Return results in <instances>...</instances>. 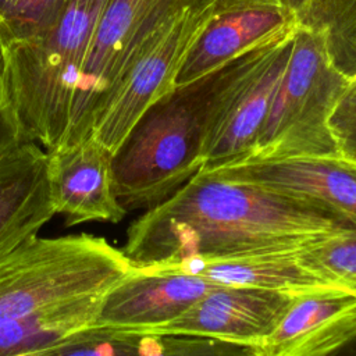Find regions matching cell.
Wrapping results in <instances>:
<instances>
[{
	"instance_id": "obj_1",
	"label": "cell",
	"mask_w": 356,
	"mask_h": 356,
	"mask_svg": "<svg viewBox=\"0 0 356 356\" xmlns=\"http://www.w3.org/2000/svg\"><path fill=\"white\" fill-rule=\"evenodd\" d=\"M356 220L309 199L200 170L135 220L121 249L131 267L285 253L355 231Z\"/></svg>"
},
{
	"instance_id": "obj_2",
	"label": "cell",
	"mask_w": 356,
	"mask_h": 356,
	"mask_svg": "<svg viewBox=\"0 0 356 356\" xmlns=\"http://www.w3.org/2000/svg\"><path fill=\"white\" fill-rule=\"evenodd\" d=\"M131 264L93 234L36 236L0 259V356L47 348L90 327Z\"/></svg>"
},
{
	"instance_id": "obj_3",
	"label": "cell",
	"mask_w": 356,
	"mask_h": 356,
	"mask_svg": "<svg viewBox=\"0 0 356 356\" xmlns=\"http://www.w3.org/2000/svg\"><path fill=\"white\" fill-rule=\"evenodd\" d=\"M245 54L174 86L131 127L111 153L115 196L127 211L163 203L202 170L217 99Z\"/></svg>"
},
{
	"instance_id": "obj_4",
	"label": "cell",
	"mask_w": 356,
	"mask_h": 356,
	"mask_svg": "<svg viewBox=\"0 0 356 356\" xmlns=\"http://www.w3.org/2000/svg\"><path fill=\"white\" fill-rule=\"evenodd\" d=\"M107 0H70L33 38L0 49L7 93L25 142L64 146L75 88Z\"/></svg>"
},
{
	"instance_id": "obj_5",
	"label": "cell",
	"mask_w": 356,
	"mask_h": 356,
	"mask_svg": "<svg viewBox=\"0 0 356 356\" xmlns=\"http://www.w3.org/2000/svg\"><path fill=\"white\" fill-rule=\"evenodd\" d=\"M348 79L332 64L323 36L298 26L286 70L248 159L338 156L328 117Z\"/></svg>"
},
{
	"instance_id": "obj_6",
	"label": "cell",
	"mask_w": 356,
	"mask_h": 356,
	"mask_svg": "<svg viewBox=\"0 0 356 356\" xmlns=\"http://www.w3.org/2000/svg\"><path fill=\"white\" fill-rule=\"evenodd\" d=\"M193 1H106L75 88L64 146L90 139L95 118L117 81L159 29Z\"/></svg>"
},
{
	"instance_id": "obj_7",
	"label": "cell",
	"mask_w": 356,
	"mask_h": 356,
	"mask_svg": "<svg viewBox=\"0 0 356 356\" xmlns=\"http://www.w3.org/2000/svg\"><path fill=\"white\" fill-rule=\"evenodd\" d=\"M217 0H196L146 43L99 110L90 139L113 153L143 111L175 86L181 64L211 17Z\"/></svg>"
},
{
	"instance_id": "obj_8",
	"label": "cell",
	"mask_w": 356,
	"mask_h": 356,
	"mask_svg": "<svg viewBox=\"0 0 356 356\" xmlns=\"http://www.w3.org/2000/svg\"><path fill=\"white\" fill-rule=\"evenodd\" d=\"M293 35L242 57L217 99L203 147L202 170H217L252 156L286 70Z\"/></svg>"
},
{
	"instance_id": "obj_9",
	"label": "cell",
	"mask_w": 356,
	"mask_h": 356,
	"mask_svg": "<svg viewBox=\"0 0 356 356\" xmlns=\"http://www.w3.org/2000/svg\"><path fill=\"white\" fill-rule=\"evenodd\" d=\"M216 285L203 275L178 267H131L103 296L95 324L157 332Z\"/></svg>"
},
{
	"instance_id": "obj_10",
	"label": "cell",
	"mask_w": 356,
	"mask_h": 356,
	"mask_svg": "<svg viewBox=\"0 0 356 356\" xmlns=\"http://www.w3.org/2000/svg\"><path fill=\"white\" fill-rule=\"evenodd\" d=\"M295 293L216 285L157 334L197 335L256 348L277 328Z\"/></svg>"
},
{
	"instance_id": "obj_11",
	"label": "cell",
	"mask_w": 356,
	"mask_h": 356,
	"mask_svg": "<svg viewBox=\"0 0 356 356\" xmlns=\"http://www.w3.org/2000/svg\"><path fill=\"white\" fill-rule=\"evenodd\" d=\"M296 29V17L277 3L218 7L216 1L214 13L181 64L175 86L193 82L253 49L293 35Z\"/></svg>"
},
{
	"instance_id": "obj_12",
	"label": "cell",
	"mask_w": 356,
	"mask_h": 356,
	"mask_svg": "<svg viewBox=\"0 0 356 356\" xmlns=\"http://www.w3.org/2000/svg\"><path fill=\"white\" fill-rule=\"evenodd\" d=\"M209 172L318 202L356 220V164L339 156L246 159Z\"/></svg>"
},
{
	"instance_id": "obj_13",
	"label": "cell",
	"mask_w": 356,
	"mask_h": 356,
	"mask_svg": "<svg viewBox=\"0 0 356 356\" xmlns=\"http://www.w3.org/2000/svg\"><path fill=\"white\" fill-rule=\"evenodd\" d=\"M47 175L56 214L65 225L120 222L127 210L115 196L111 153L96 140L47 152Z\"/></svg>"
},
{
	"instance_id": "obj_14",
	"label": "cell",
	"mask_w": 356,
	"mask_h": 356,
	"mask_svg": "<svg viewBox=\"0 0 356 356\" xmlns=\"http://www.w3.org/2000/svg\"><path fill=\"white\" fill-rule=\"evenodd\" d=\"M47 152L21 142L0 154V259L39 236L56 214Z\"/></svg>"
},
{
	"instance_id": "obj_15",
	"label": "cell",
	"mask_w": 356,
	"mask_h": 356,
	"mask_svg": "<svg viewBox=\"0 0 356 356\" xmlns=\"http://www.w3.org/2000/svg\"><path fill=\"white\" fill-rule=\"evenodd\" d=\"M356 330V293L324 288L298 293L254 356H317Z\"/></svg>"
},
{
	"instance_id": "obj_16",
	"label": "cell",
	"mask_w": 356,
	"mask_h": 356,
	"mask_svg": "<svg viewBox=\"0 0 356 356\" xmlns=\"http://www.w3.org/2000/svg\"><path fill=\"white\" fill-rule=\"evenodd\" d=\"M19 356H254L253 348L220 339L90 325Z\"/></svg>"
},
{
	"instance_id": "obj_17",
	"label": "cell",
	"mask_w": 356,
	"mask_h": 356,
	"mask_svg": "<svg viewBox=\"0 0 356 356\" xmlns=\"http://www.w3.org/2000/svg\"><path fill=\"white\" fill-rule=\"evenodd\" d=\"M295 252L218 260L192 259L172 267L203 275L218 285L253 286L295 295L324 288H341L306 268Z\"/></svg>"
},
{
	"instance_id": "obj_18",
	"label": "cell",
	"mask_w": 356,
	"mask_h": 356,
	"mask_svg": "<svg viewBox=\"0 0 356 356\" xmlns=\"http://www.w3.org/2000/svg\"><path fill=\"white\" fill-rule=\"evenodd\" d=\"M299 28L320 33L335 68L356 75V0H310Z\"/></svg>"
},
{
	"instance_id": "obj_19",
	"label": "cell",
	"mask_w": 356,
	"mask_h": 356,
	"mask_svg": "<svg viewBox=\"0 0 356 356\" xmlns=\"http://www.w3.org/2000/svg\"><path fill=\"white\" fill-rule=\"evenodd\" d=\"M295 254L306 268L356 293V229L305 245Z\"/></svg>"
},
{
	"instance_id": "obj_20",
	"label": "cell",
	"mask_w": 356,
	"mask_h": 356,
	"mask_svg": "<svg viewBox=\"0 0 356 356\" xmlns=\"http://www.w3.org/2000/svg\"><path fill=\"white\" fill-rule=\"evenodd\" d=\"M70 0H0V49L50 26Z\"/></svg>"
},
{
	"instance_id": "obj_21",
	"label": "cell",
	"mask_w": 356,
	"mask_h": 356,
	"mask_svg": "<svg viewBox=\"0 0 356 356\" xmlns=\"http://www.w3.org/2000/svg\"><path fill=\"white\" fill-rule=\"evenodd\" d=\"M328 128L338 156L356 164V75L348 79L330 117Z\"/></svg>"
},
{
	"instance_id": "obj_22",
	"label": "cell",
	"mask_w": 356,
	"mask_h": 356,
	"mask_svg": "<svg viewBox=\"0 0 356 356\" xmlns=\"http://www.w3.org/2000/svg\"><path fill=\"white\" fill-rule=\"evenodd\" d=\"M21 142H25V140L21 136L19 127L7 93L1 58H0V154Z\"/></svg>"
},
{
	"instance_id": "obj_23",
	"label": "cell",
	"mask_w": 356,
	"mask_h": 356,
	"mask_svg": "<svg viewBox=\"0 0 356 356\" xmlns=\"http://www.w3.org/2000/svg\"><path fill=\"white\" fill-rule=\"evenodd\" d=\"M317 356H356V330Z\"/></svg>"
},
{
	"instance_id": "obj_24",
	"label": "cell",
	"mask_w": 356,
	"mask_h": 356,
	"mask_svg": "<svg viewBox=\"0 0 356 356\" xmlns=\"http://www.w3.org/2000/svg\"><path fill=\"white\" fill-rule=\"evenodd\" d=\"M280 6L285 7L286 10H289L298 21V26L300 25V22L303 21V18L306 17L307 8H309V1L310 0H275Z\"/></svg>"
},
{
	"instance_id": "obj_25",
	"label": "cell",
	"mask_w": 356,
	"mask_h": 356,
	"mask_svg": "<svg viewBox=\"0 0 356 356\" xmlns=\"http://www.w3.org/2000/svg\"><path fill=\"white\" fill-rule=\"evenodd\" d=\"M259 1H270V3H277L275 0H217L218 7H228V6H235V4H246V3H259ZM278 4V3H277Z\"/></svg>"
}]
</instances>
